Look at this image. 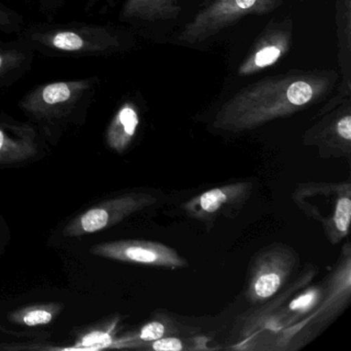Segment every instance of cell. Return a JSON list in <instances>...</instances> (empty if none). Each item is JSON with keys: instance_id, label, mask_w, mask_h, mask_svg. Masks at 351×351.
<instances>
[{"instance_id": "6da1fadb", "label": "cell", "mask_w": 351, "mask_h": 351, "mask_svg": "<svg viewBox=\"0 0 351 351\" xmlns=\"http://www.w3.org/2000/svg\"><path fill=\"white\" fill-rule=\"evenodd\" d=\"M334 71H295L266 77L223 102L213 126L225 132L254 130L324 100L336 87Z\"/></svg>"}, {"instance_id": "7a4b0ae2", "label": "cell", "mask_w": 351, "mask_h": 351, "mask_svg": "<svg viewBox=\"0 0 351 351\" xmlns=\"http://www.w3.org/2000/svg\"><path fill=\"white\" fill-rule=\"evenodd\" d=\"M317 273L313 265H307L299 276L274 298L248 312L240 322V340L237 349L293 350L310 342L308 324L319 305L324 285H308Z\"/></svg>"}, {"instance_id": "3957f363", "label": "cell", "mask_w": 351, "mask_h": 351, "mask_svg": "<svg viewBox=\"0 0 351 351\" xmlns=\"http://www.w3.org/2000/svg\"><path fill=\"white\" fill-rule=\"evenodd\" d=\"M17 40L47 57H110L135 46L130 30L110 24L40 22L24 26Z\"/></svg>"}, {"instance_id": "277c9868", "label": "cell", "mask_w": 351, "mask_h": 351, "mask_svg": "<svg viewBox=\"0 0 351 351\" xmlns=\"http://www.w3.org/2000/svg\"><path fill=\"white\" fill-rule=\"evenodd\" d=\"M99 86L97 75L40 84L24 94L19 108L38 132L56 141L71 125L85 122Z\"/></svg>"}, {"instance_id": "5b68a950", "label": "cell", "mask_w": 351, "mask_h": 351, "mask_svg": "<svg viewBox=\"0 0 351 351\" xmlns=\"http://www.w3.org/2000/svg\"><path fill=\"white\" fill-rule=\"evenodd\" d=\"M293 204L308 219L317 221L332 245L348 236L351 219V184L301 182L291 194Z\"/></svg>"}, {"instance_id": "8992f818", "label": "cell", "mask_w": 351, "mask_h": 351, "mask_svg": "<svg viewBox=\"0 0 351 351\" xmlns=\"http://www.w3.org/2000/svg\"><path fill=\"white\" fill-rule=\"evenodd\" d=\"M293 246L274 242L256 252L248 266L244 295L252 306L262 305L280 293L300 269Z\"/></svg>"}, {"instance_id": "52a82bcc", "label": "cell", "mask_w": 351, "mask_h": 351, "mask_svg": "<svg viewBox=\"0 0 351 351\" xmlns=\"http://www.w3.org/2000/svg\"><path fill=\"white\" fill-rule=\"evenodd\" d=\"M283 0H211L178 32V42L203 44L226 28L250 15L272 13Z\"/></svg>"}, {"instance_id": "ba28073f", "label": "cell", "mask_w": 351, "mask_h": 351, "mask_svg": "<svg viewBox=\"0 0 351 351\" xmlns=\"http://www.w3.org/2000/svg\"><path fill=\"white\" fill-rule=\"evenodd\" d=\"M157 198L151 193L131 192L112 197L93 205L91 208L67 223L63 233L67 237H81L110 229L127 217L153 206Z\"/></svg>"}, {"instance_id": "9c48e42d", "label": "cell", "mask_w": 351, "mask_h": 351, "mask_svg": "<svg viewBox=\"0 0 351 351\" xmlns=\"http://www.w3.org/2000/svg\"><path fill=\"white\" fill-rule=\"evenodd\" d=\"M322 300L308 324L311 340L332 324L350 303L351 246L348 241L343 244L338 261L322 280Z\"/></svg>"}, {"instance_id": "30bf717a", "label": "cell", "mask_w": 351, "mask_h": 351, "mask_svg": "<svg viewBox=\"0 0 351 351\" xmlns=\"http://www.w3.org/2000/svg\"><path fill=\"white\" fill-rule=\"evenodd\" d=\"M252 182H237L205 191L182 205L186 217L204 223L208 229L219 217L234 219L252 195Z\"/></svg>"}, {"instance_id": "8fae6325", "label": "cell", "mask_w": 351, "mask_h": 351, "mask_svg": "<svg viewBox=\"0 0 351 351\" xmlns=\"http://www.w3.org/2000/svg\"><path fill=\"white\" fill-rule=\"evenodd\" d=\"M322 117V120L306 131L303 145L316 147L322 159L350 157V98Z\"/></svg>"}, {"instance_id": "7c38bea8", "label": "cell", "mask_w": 351, "mask_h": 351, "mask_svg": "<svg viewBox=\"0 0 351 351\" xmlns=\"http://www.w3.org/2000/svg\"><path fill=\"white\" fill-rule=\"evenodd\" d=\"M94 256L118 262L147 265L161 268L188 267V261L176 250L160 242L149 240H117L96 244L90 250Z\"/></svg>"}, {"instance_id": "4fadbf2b", "label": "cell", "mask_w": 351, "mask_h": 351, "mask_svg": "<svg viewBox=\"0 0 351 351\" xmlns=\"http://www.w3.org/2000/svg\"><path fill=\"white\" fill-rule=\"evenodd\" d=\"M293 30V20L289 17L267 26L256 40L252 50L239 65L237 75L250 77L276 64L291 49Z\"/></svg>"}, {"instance_id": "5bb4252c", "label": "cell", "mask_w": 351, "mask_h": 351, "mask_svg": "<svg viewBox=\"0 0 351 351\" xmlns=\"http://www.w3.org/2000/svg\"><path fill=\"white\" fill-rule=\"evenodd\" d=\"M40 132L30 122L0 114V166L28 161L38 155Z\"/></svg>"}, {"instance_id": "9a60e30c", "label": "cell", "mask_w": 351, "mask_h": 351, "mask_svg": "<svg viewBox=\"0 0 351 351\" xmlns=\"http://www.w3.org/2000/svg\"><path fill=\"white\" fill-rule=\"evenodd\" d=\"M337 40L338 58L342 73V84L338 94L328 101L324 110H334L350 98L351 92V0H337L336 3Z\"/></svg>"}, {"instance_id": "2e32d148", "label": "cell", "mask_w": 351, "mask_h": 351, "mask_svg": "<svg viewBox=\"0 0 351 351\" xmlns=\"http://www.w3.org/2000/svg\"><path fill=\"white\" fill-rule=\"evenodd\" d=\"M197 330L198 328H190L174 319L167 312L156 311L141 328L119 337L116 348L141 349L143 345L165 337L193 335Z\"/></svg>"}, {"instance_id": "e0dca14e", "label": "cell", "mask_w": 351, "mask_h": 351, "mask_svg": "<svg viewBox=\"0 0 351 351\" xmlns=\"http://www.w3.org/2000/svg\"><path fill=\"white\" fill-rule=\"evenodd\" d=\"M182 11V0H124L118 19L129 25H141L176 19Z\"/></svg>"}, {"instance_id": "ac0fdd59", "label": "cell", "mask_w": 351, "mask_h": 351, "mask_svg": "<svg viewBox=\"0 0 351 351\" xmlns=\"http://www.w3.org/2000/svg\"><path fill=\"white\" fill-rule=\"evenodd\" d=\"M141 125V110L133 99H127L117 108L106 131V143L117 154H124L132 145Z\"/></svg>"}, {"instance_id": "d6986e66", "label": "cell", "mask_w": 351, "mask_h": 351, "mask_svg": "<svg viewBox=\"0 0 351 351\" xmlns=\"http://www.w3.org/2000/svg\"><path fill=\"white\" fill-rule=\"evenodd\" d=\"M36 53L21 40H0V90L11 87L32 69Z\"/></svg>"}, {"instance_id": "ffe728a7", "label": "cell", "mask_w": 351, "mask_h": 351, "mask_svg": "<svg viewBox=\"0 0 351 351\" xmlns=\"http://www.w3.org/2000/svg\"><path fill=\"white\" fill-rule=\"evenodd\" d=\"M64 305L61 303L38 304V305L24 306L14 310L8 315V319L22 326H40L54 322Z\"/></svg>"}, {"instance_id": "44dd1931", "label": "cell", "mask_w": 351, "mask_h": 351, "mask_svg": "<svg viewBox=\"0 0 351 351\" xmlns=\"http://www.w3.org/2000/svg\"><path fill=\"white\" fill-rule=\"evenodd\" d=\"M120 318L102 322L99 326H92L89 330L80 335L75 341L73 349H98L116 348L118 340V328Z\"/></svg>"}, {"instance_id": "7402d4cb", "label": "cell", "mask_w": 351, "mask_h": 351, "mask_svg": "<svg viewBox=\"0 0 351 351\" xmlns=\"http://www.w3.org/2000/svg\"><path fill=\"white\" fill-rule=\"evenodd\" d=\"M211 339L205 336L190 335H176L159 339L147 343L141 347V350L153 351H195L210 350L208 343Z\"/></svg>"}, {"instance_id": "603a6c76", "label": "cell", "mask_w": 351, "mask_h": 351, "mask_svg": "<svg viewBox=\"0 0 351 351\" xmlns=\"http://www.w3.org/2000/svg\"><path fill=\"white\" fill-rule=\"evenodd\" d=\"M25 25V19L21 14L0 1V34L17 36Z\"/></svg>"}, {"instance_id": "cb8c5ba5", "label": "cell", "mask_w": 351, "mask_h": 351, "mask_svg": "<svg viewBox=\"0 0 351 351\" xmlns=\"http://www.w3.org/2000/svg\"><path fill=\"white\" fill-rule=\"evenodd\" d=\"M120 0H88L84 12L89 16H102L110 13Z\"/></svg>"}, {"instance_id": "d4e9b609", "label": "cell", "mask_w": 351, "mask_h": 351, "mask_svg": "<svg viewBox=\"0 0 351 351\" xmlns=\"http://www.w3.org/2000/svg\"><path fill=\"white\" fill-rule=\"evenodd\" d=\"M66 1L67 0H38V10L42 15L50 19L60 11Z\"/></svg>"}, {"instance_id": "484cf974", "label": "cell", "mask_w": 351, "mask_h": 351, "mask_svg": "<svg viewBox=\"0 0 351 351\" xmlns=\"http://www.w3.org/2000/svg\"><path fill=\"white\" fill-rule=\"evenodd\" d=\"M182 1H191V0H182Z\"/></svg>"}]
</instances>
